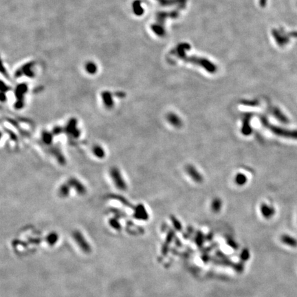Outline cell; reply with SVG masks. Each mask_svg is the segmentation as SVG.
Listing matches in <instances>:
<instances>
[{"instance_id":"obj_1","label":"cell","mask_w":297,"mask_h":297,"mask_svg":"<svg viewBox=\"0 0 297 297\" xmlns=\"http://www.w3.org/2000/svg\"><path fill=\"white\" fill-rule=\"evenodd\" d=\"M190 49L191 46L188 43H182L177 46L173 52L175 53V56H177L179 59L183 60L184 62L193 63L195 65L200 66L203 67L209 73L212 74L216 72L217 66L207 59L203 58V57H198L196 56H188L186 54V51L189 50Z\"/></svg>"},{"instance_id":"obj_8","label":"cell","mask_w":297,"mask_h":297,"mask_svg":"<svg viewBox=\"0 0 297 297\" xmlns=\"http://www.w3.org/2000/svg\"><path fill=\"white\" fill-rule=\"evenodd\" d=\"M168 120L169 122L174 126H180L181 124V121L179 118L173 114H170L168 116Z\"/></svg>"},{"instance_id":"obj_5","label":"cell","mask_w":297,"mask_h":297,"mask_svg":"<svg viewBox=\"0 0 297 297\" xmlns=\"http://www.w3.org/2000/svg\"><path fill=\"white\" fill-rule=\"evenodd\" d=\"M162 6H167L178 4L180 8H184L186 6L187 0H158Z\"/></svg>"},{"instance_id":"obj_3","label":"cell","mask_w":297,"mask_h":297,"mask_svg":"<svg viewBox=\"0 0 297 297\" xmlns=\"http://www.w3.org/2000/svg\"><path fill=\"white\" fill-rule=\"evenodd\" d=\"M269 129H270L272 132L277 135V136L292 138V139H297L296 130H288L277 127L276 126H271L270 127H269Z\"/></svg>"},{"instance_id":"obj_10","label":"cell","mask_w":297,"mask_h":297,"mask_svg":"<svg viewBox=\"0 0 297 297\" xmlns=\"http://www.w3.org/2000/svg\"><path fill=\"white\" fill-rule=\"evenodd\" d=\"M236 182L239 184H244L246 181V178L244 175L243 174H238L237 176L236 177Z\"/></svg>"},{"instance_id":"obj_2","label":"cell","mask_w":297,"mask_h":297,"mask_svg":"<svg viewBox=\"0 0 297 297\" xmlns=\"http://www.w3.org/2000/svg\"><path fill=\"white\" fill-rule=\"evenodd\" d=\"M180 12L177 10L172 11L171 12H161L158 15V22L157 23L152 26L153 31L157 35L163 37L165 34V30L164 28V22L167 18H177L178 17Z\"/></svg>"},{"instance_id":"obj_9","label":"cell","mask_w":297,"mask_h":297,"mask_svg":"<svg viewBox=\"0 0 297 297\" xmlns=\"http://www.w3.org/2000/svg\"><path fill=\"white\" fill-rule=\"evenodd\" d=\"M188 172L191 176L196 181H200L202 180V177L201 175L197 173V171L193 167H189L188 168Z\"/></svg>"},{"instance_id":"obj_6","label":"cell","mask_w":297,"mask_h":297,"mask_svg":"<svg viewBox=\"0 0 297 297\" xmlns=\"http://www.w3.org/2000/svg\"><path fill=\"white\" fill-rule=\"evenodd\" d=\"M281 241L283 244L292 246V247H296L297 246V240H296L295 238L290 237L289 235H283L281 237Z\"/></svg>"},{"instance_id":"obj_7","label":"cell","mask_w":297,"mask_h":297,"mask_svg":"<svg viewBox=\"0 0 297 297\" xmlns=\"http://www.w3.org/2000/svg\"><path fill=\"white\" fill-rule=\"evenodd\" d=\"M261 212L265 217H270L274 214L275 210L272 208L268 207V206L264 204L261 207Z\"/></svg>"},{"instance_id":"obj_12","label":"cell","mask_w":297,"mask_h":297,"mask_svg":"<svg viewBox=\"0 0 297 297\" xmlns=\"http://www.w3.org/2000/svg\"><path fill=\"white\" fill-rule=\"evenodd\" d=\"M266 4H267V0H259V4L261 6V7H265Z\"/></svg>"},{"instance_id":"obj_4","label":"cell","mask_w":297,"mask_h":297,"mask_svg":"<svg viewBox=\"0 0 297 297\" xmlns=\"http://www.w3.org/2000/svg\"><path fill=\"white\" fill-rule=\"evenodd\" d=\"M272 34L276 43H277L279 46L283 47L287 45V43L290 41V39L288 36L283 35L282 32L279 31L277 30L273 29Z\"/></svg>"},{"instance_id":"obj_11","label":"cell","mask_w":297,"mask_h":297,"mask_svg":"<svg viewBox=\"0 0 297 297\" xmlns=\"http://www.w3.org/2000/svg\"><path fill=\"white\" fill-rule=\"evenodd\" d=\"M134 11L135 12H136L138 15H141L142 13H143V10L140 6L139 2H138V4L136 5V6H134Z\"/></svg>"}]
</instances>
